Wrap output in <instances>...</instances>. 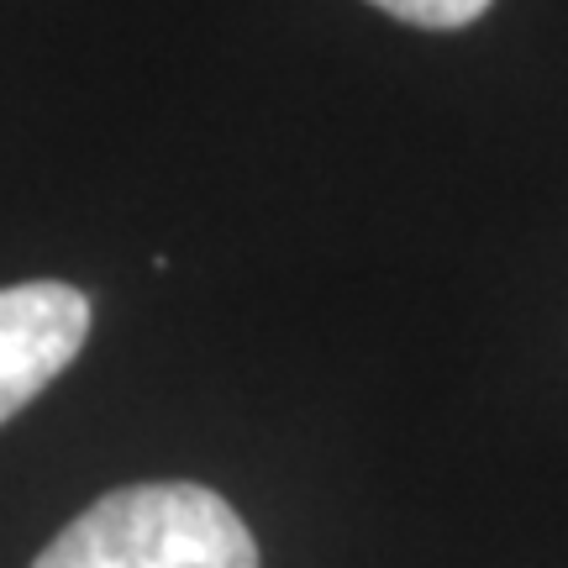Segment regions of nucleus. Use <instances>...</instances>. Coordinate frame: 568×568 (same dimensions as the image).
Returning <instances> with one entry per match:
<instances>
[{
    "instance_id": "obj_2",
    "label": "nucleus",
    "mask_w": 568,
    "mask_h": 568,
    "mask_svg": "<svg viewBox=\"0 0 568 568\" xmlns=\"http://www.w3.org/2000/svg\"><path fill=\"white\" fill-rule=\"evenodd\" d=\"M90 337V301L74 284L32 280L0 290V422L32 406Z\"/></svg>"
},
{
    "instance_id": "obj_3",
    "label": "nucleus",
    "mask_w": 568,
    "mask_h": 568,
    "mask_svg": "<svg viewBox=\"0 0 568 568\" xmlns=\"http://www.w3.org/2000/svg\"><path fill=\"white\" fill-rule=\"evenodd\" d=\"M389 11L395 21H410V27H432V32H453V27H468L479 21L495 6V0H368Z\"/></svg>"
},
{
    "instance_id": "obj_1",
    "label": "nucleus",
    "mask_w": 568,
    "mask_h": 568,
    "mask_svg": "<svg viewBox=\"0 0 568 568\" xmlns=\"http://www.w3.org/2000/svg\"><path fill=\"white\" fill-rule=\"evenodd\" d=\"M32 568H258V542L216 489L153 479L101 495Z\"/></svg>"
}]
</instances>
